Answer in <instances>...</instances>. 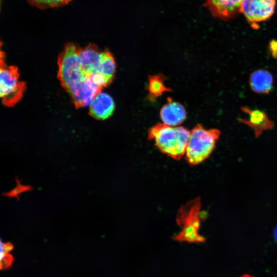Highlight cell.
Wrapping results in <instances>:
<instances>
[{"label": "cell", "instance_id": "obj_1", "mask_svg": "<svg viewBox=\"0 0 277 277\" xmlns=\"http://www.w3.org/2000/svg\"><path fill=\"white\" fill-rule=\"evenodd\" d=\"M80 47L74 43L66 45L58 59V77L77 107L89 106L101 90L93 85L83 71L79 58Z\"/></svg>", "mask_w": 277, "mask_h": 277}, {"label": "cell", "instance_id": "obj_2", "mask_svg": "<svg viewBox=\"0 0 277 277\" xmlns=\"http://www.w3.org/2000/svg\"><path fill=\"white\" fill-rule=\"evenodd\" d=\"M148 135L161 152L179 160L186 152L190 131L183 127L157 123L148 130Z\"/></svg>", "mask_w": 277, "mask_h": 277}, {"label": "cell", "instance_id": "obj_3", "mask_svg": "<svg viewBox=\"0 0 277 277\" xmlns=\"http://www.w3.org/2000/svg\"><path fill=\"white\" fill-rule=\"evenodd\" d=\"M221 131L215 128L205 129L197 124L190 131L186 150V159L191 165L199 164L207 159L215 147Z\"/></svg>", "mask_w": 277, "mask_h": 277}, {"label": "cell", "instance_id": "obj_4", "mask_svg": "<svg viewBox=\"0 0 277 277\" xmlns=\"http://www.w3.org/2000/svg\"><path fill=\"white\" fill-rule=\"evenodd\" d=\"M201 201L199 197L181 206L176 215V223L180 232L173 238L180 242L202 243L205 239L199 233Z\"/></svg>", "mask_w": 277, "mask_h": 277}, {"label": "cell", "instance_id": "obj_5", "mask_svg": "<svg viewBox=\"0 0 277 277\" xmlns=\"http://www.w3.org/2000/svg\"><path fill=\"white\" fill-rule=\"evenodd\" d=\"M19 80L16 68L9 66L2 61L0 69V95L3 103L12 106L21 98L25 88Z\"/></svg>", "mask_w": 277, "mask_h": 277}, {"label": "cell", "instance_id": "obj_6", "mask_svg": "<svg viewBox=\"0 0 277 277\" xmlns=\"http://www.w3.org/2000/svg\"><path fill=\"white\" fill-rule=\"evenodd\" d=\"M276 0H243L240 12L255 29L259 23L267 20L274 13Z\"/></svg>", "mask_w": 277, "mask_h": 277}, {"label": "cell", "instance_id": "obj_7", "mask_svg": "<svg viewBox=\"0 0 277 277\" xmlns=\"http://www.w3.org/2000/svg\"><path fill=\"white\" fill-rule=\"evenodd\" d=\"M241 110L248 114V118L238 117L239 121L250 127L253 130L254 136L259 137L262 133L266 130L273 128L274 124L264 111L259 109H251L243 106Z\"/></svg>", "mask_w": 277, "mask_h": 277}, {"label": "cell", "instance_id": "obj_8", "mask_svg": "<svg viewBox=\"0 0 277 277\" xmlns=\"http://www.w3.org/2000/svg\"><path fill=\"white\" fill-rule=\"evenodd\" d=\"M243 0H206L212 15L221 19H229L240 12Z\"/></svg>", "mask_w": 277, "mask_h": 277}, {"label": "cell", "instance_id": "obj_9", "mask_svg": "<svg viewBox=\"0 0 277 277\" xmlns=\"http://www.w3.org/2000/svg\"><path fill=\"white\" fill-rule=\"evenodd\" d=\"M102 52L93 44L80 48L79 58L81 66L88 78L92 74L98 73Z\"/></svg>", "mask_w": 277, "mask_h": 277}, {"label": "cell", "instance_id": "obj_10", "mask_svg": "<svg viewBox=\"0 0 277 277\" xmlns=\"http://www.w3.org/2000/svg\"><path fill=\"white\" fill-rule=\"evenodd\" d=\"M89 106V112L96 119L105 120L113 113L115 104L112 97L108 94L97 93L92 100Z\"/></svg>", "mask_w": 277, "mask_h": 277}, {"label": "cell", "instance_id": "obj_11", "mask_svg": "<svg viewBox=\"0 0 277 277\" xmlns=\"http://www.w3.org/2000/svg\"><path fill=\"white\" fill-rule=\"evenodd\" d=\"M249 84L250 89L259 94H267L273 87V77L267 70L257 69L253 71L249 77Z\"/></svg>", "mask_w": 277, "mask_h": 277}, {"label": "cell", "instance_id": "obj_12", "mask_svg": "<svg viewBox=\"0 0 277 277\" xmlns=\"http://www.w3.org/2000/svg\"><path fill=\"white\" fill-rule=\"evenodd\" d=\"M160 116L165 125L175 126L185 120L186 112L184 106L180 103L169 102L161 108Z\"/></svg>", "mask_w": 277, "mask_h": 277}, {"label": "cell", "instance_id": "obj_13", "mask_svg": "<svg viewBox=\"0 0 277 277\" xmlns=\"http://www.w3.org/2000/svg\"><path fill=\"white\" fill-rule=\"evenodd\" d=\"M115 68V62L112 54L107 50L102 51L98 72L105 78L108 85L114 77Z\"/></svg>", "mask_w": 277, "mask_h": 277}, {"label": "cell", "instance_id": "obj_14", "mask_svg": "<svg viewBox=\"0 0 277 277\" xmlns=\"http://www.w3.org/2000/svg\"><path fill=\"white\" fill-rule=\"evenodd\" d=\"M164 77L160 75L150 76L149 77L148 90L152 97H157L164 92L170 91L164 83Z\"/></svg>", "mask_w": 277, "mask_h": 277}, {"label": "cell", "instance_id": "obj_15", "mask_svg": "<svg viewBox=\"0 0 277 277\" xmlns=\"http://www.w3.org/2000/svg\"><path fill=\"white\" fill-rule=\"evenodd\" d=\"M32 6L40 9L61 7L69 3L72 0H26Z\"/></svg>", "mask_w": 277, "mask_h": 277}, {"label": "cell", "instance_id": "obj_16", "mask_svg": "<svg viewBox=\"0 0 277 277\" xmlns=\"http://www.w3.org/2000/svg\"><path fill=\"white\" fill-rule=\"evenodd\" d=\"M269 51L273 58H277V41H272L270 43Z\"/></svg>", "mask_w": 277, "mask_h": 277}, {"label": "cell", "instance_id": "obj_17", "mask_svg": "<svg viewBox=\"0 0 277 277\" xmlns=\"http://www.w3.org/2000/svg\"><path fill=\"white\" fill-rule=\"evenodd\" d=\"M26 189L25 188L24 186H22L19 185H17V187H16V188H14V189L11 192H10V193H11L12 194V195H14V194H17L18 193V191H19V192H21L22 191H24L25 190V189Z\"/></svg>", "mask_w": 277, "mask_h": 277}, {"label": "cell", "instance_id": "obj_18", "mask_svg": "<svg viewBox=\"0 0 277 277\" xmlns=\"http://www.w3.org/2000/svg\"><path fill=\"white\" fill-rule=\"evenodd\" d=\"M240 277H253V276H252L251 275L248 274H244V275H242Z\"/></svg>", "mask_w": 277, "mask_h": 277}, {"label": "cell", "instance_id": "obj_19", "mask_svg": "<svg viewBox=\"0 0 277 277\" xmlns=\"http://www.w3.org/2000/svg\"><path fill=\"white\" fill-rule=\"evenodd\" d=\"M275 236L276 240V241H277V228H276V230H275Z\"/></svg>", "mask_w": 277, "mask_h": 277}]
</instances>
